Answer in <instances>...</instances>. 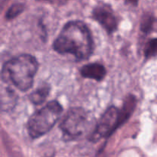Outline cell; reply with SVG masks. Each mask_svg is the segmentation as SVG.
<instances>
[{
    "instance_id": "3957f363",
    "label": "cell",
    "mask_w": 157,
    "mask_h": 157,
    "mask_svg": "<svg viewBox=\"0 0 157 157\" xmlns=\"http://www.w3.org/2000/svg\"><path fill=\"white\" fill-rule=\"evenodd\" d=\"M136 98L130 94L124 99L122 109L114 106L109 107L98 121L91 136L92 141L110 137L119 127L127 122L136 108Z\"/></svg>"
},
{
    "instance_id": "8992f818",
    "label": "cell",
    "mask_w": 157,
    "mask_h": 157,
    "mask_svg": "<svg viewBox=\"0 0 157 157\" xmlns=\"http://www.w3.org/2000/svg\"><path fill=\"white\" fill-rule=\"evenodd\" d=\"M92 17L98 21L106 32L110 35L117 29V20L111 6L107 4L97 6L92 12Z\"/></svg>"
},
{
    "instance_id": "8fae6325",
    "label": "cell",
    "mask_w": 157,
    "mask_h": 157,
    "mask_svg": "<svg viewBox=\"0 0 157 157\" xmlns=\"http://www.w3.org/2000/svg\"><path fill=\"white\" fill-rule=\"evenodd\" d=\"M144 56L146 59H150L157 55V38H152L146 44L144 48Z\"/></svg>"
},
{
    "instance_id": "9c48e42d",
    "label": "cell",
    "mask_w": 157,
    "mask_h": 157,
    "mask_svg": "<svg viewBox=\"0 0 157 157\" xmlns=\"http://www.w3.org/2000/svg\"><path fill=\"white\" fill-rule=\"evenodd\" d=\"M49 93H50V86L47 84H43L32 93H31L29 98L32 104L39 105L45 101Z\"/></svg>"
},
{
    "instance_id": "277c9868",
    "label": "cell",
    "mask_w": 157,
    "mask_h": 157,
    "mask_svg": "<svg viewBox=\"0 0 157 157\" xmlns=\"http://www.w3.org/2000/svg\"><path fill=\"white\" fill-rule=\"evenodd\" d=\"M62 106L57 101H52L35 111L29 119L27 130L30 137L38 139L50 131L59 120Z\"/></svg>"
},
{
    "instance_id": "6da1fadb",
    "label": "cell",
    "mask_w": 157,
    "mask_h": 157,
    "mask_svg": "<svg viewBox=\"0 0 157 157\" xmlns=\"http://www.w3.org/2000/svg\"><path fill=\"white\" fill-rule=\"evenodd\" d=\"M53 48L61 55H72L78 61L88 59L94 52L90 31L82 21H68L54 41Z\"/></svg>"
},
{
    "instance_id": "5bb4252c",
    "label": "cell",
    "mask_w": 157,
    "mask_h": 157,
    "mask_svg": "<svg viewBox=\"0 0 157 157\" xmlns=\"http://www.w3.org/2000/svg\"><path fill=\"white\" fill-rule=\"evenodd\" d=\"M125 1L127 4L132 5V6H137L138 2H139V0H125Z\"/></svg>"
},
{
    "instance_id": "30bf717a",
    "label": "cell",
    "mask_w": 157,
    "mask_h": 157,
    "mask_svg": "<svg viewBox=\"0 0 157 157\" xmlns=\"http://www.w3.org/2000/svg\"><path fill=\"white\" fill-rule=\"evenodd\" d=\"M153 23H154L153 15L150 13L144 14L140 21V30L144 33H149L153 29Z\"/></svg>"
},
{
    "instance_id": "ba28073f",
    "label": "cell",
    "mask_w": 157,
    "mask_h": 157,
    "mask_svg": "<svg viewBox=\"0 0 157 157\" xmlns=\"http://www.w3.org/2000/svg\"><path fill=\"white\" fill-rule=\"evenodd\" d=\"M18 96L10 87H2L1 90V110L8 112L12 110L17 104Z\"/></svg>"
},
{
    "instance_id": "5b68a950",
    "label": "cell",
    "mask_w": 157,
    "mask_h": 157,
    "mask_svg": "<svg viewBox=\"0 0 157 157\" xmlns=\"http://www.w3.org/2000/svg\"><path fill=\"white\" fill-rule=\"evenodd\" d=\"M90 117L82 107H73L67 111L59 126L63 138L73 140L82 136L90 125Z\"/></svg>"
},
{
    "instance_id": "7c38bea8",
    "label": "cell",
    "mask_w": 157,
    "mask_h": 157,
    "mask_svg": "<svg viewBox=\"0 0 157 157\" xmlns=\"http://www.w3.org/2000/svg\"><path fill=\"white\" fill-rule=\"evenodd\" d=\"M25 6L21 3H15L9 8L6 13V18L7 20H12L16 18L24 11Z\"/></svg>"
},
{
    "instance_id": "52a82bcc",
    "label": "cell",
    "mask_w": 157,
    "mask_h": 157,
    "mask_svg": "<svg viewBox=\"0 0 157 157\" xmlns=\"http://www.w3.org/2000/svg\"><path fill=\"white\" fill-rule=\"evenodd\" d=\"M80 72L81 76L84 78H90L97 81H101L107 75V71L104 66L98 63L85 64L81 67Z\"/></svg>"
},
{
    "instance_id": "7a4b0ae2",
    "label": "cell",
    "mask_w": 157,
    "mask_h": 157,
    "mask_svg": "<svg viewBox=\"0 0 157 157\" xmlns=\"http://www.w3.org/2000/svg\"><path fill=\"white\" fill-rule=\"evenodd\" d=\"M38 63L29 54H22L4 63L2 68V81L11 82L21 91H27L32 87Z\"/></svg>"
},
{
    "instance_id": "4fadbf2b",
    "label": "cell",
    "mask_w": 157,
    "mask_h": 157,
    "mask_svg": "<svg viewBox=\"0 0 157 157\" xmlns=\"http://www.w3.org/2000/svg\"><path fill=\"white\" fill-rule=\"evenodd\" d=\"M41 1L48 2H50L52 4L55 5H63L67 2V0H41Z\"/></svg>"
}]
</instances>
